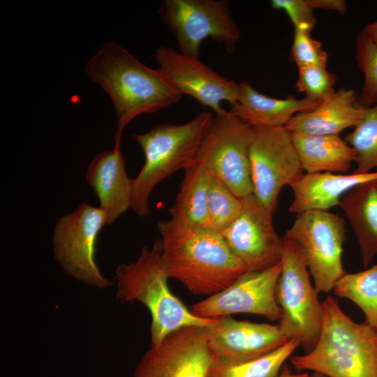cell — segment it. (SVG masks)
<instances>
[{"mask_svg":"<svg viewBox=\"0 0 377 377\" xmlns=\"http://www.w3.org/2000/svg\"><path fill=\"white\" fill-rule=\"evenodd\" d=\"M302 168L306 173L345 172L357 153L339 135H311L291 133Z\"/></svg>","mask_w":377,"mask_h":377,"instance_id":"cell-21","label":"cell"},{"mask_svg":"<svg viewBox=\"0 0 377 377\" xmlns=\"http://www.w3.org/2000/svg\"><path fill=\"white\" fill-rule=\"evenodd\" d=\"M333 292L355 303L364 313V322L377 330V263L363 271L346 272Z\"/></svg>","mask_w":377,"mask_h":377,"instance_id":"cell-25","label":"cell"},{"mask_svg":"<svg viewBox=\"0 0 377 377\" xmlns=\"http://www.w3.org/2000/svg\"><path fill=\"white\" fill-rule=\"evenodd\" d=\"M158 13L177 40L179 51L199 57L206 38L223 43L232 53L241 37L226 0H164Z\"/></svg>","mask_w":377,"mask_h":377,"instance_id":"cell-8","label":"cell"},{"mask_svg":"<svg viewBox=\"0 0 377 377\" xmlns=\"http://www.w3.org/2000/svg\"><path fill=\"white\" fill-rule=\"evenodd\" d=\"M290 59L297 68L319 66L326 68L327 53L322 43L311 36V32L294 28Z\"/></svg>","mask_w":377,"mask_h":377,"instance_id":"cell-30","label":"cell"},{"mask_svg":"<svg viewBox=\"0 0 377 377\" xmlns=\"http://www.w3.org/2000/svg\"><path fill=\"white\" fill-rule=\"evenodd\" d=\"M288 339L279 325L217 318L209 327L208 346L214 358L242 362L267 354Z\"/></svg>","mask_w":377,"mask_h":377,"instance_id":"cell-16","label":"cell"},{"mask_svg":"<svg viewBox=\"0 0 377 377\" xmlns=\"http://www.w3.org/2000/svg\"><path fill=\"white\" fill-rule=\"evenodd\" d=\"M311 8L337 11L344 14L347 10L346 2L343 0H308Z\"/></svg>","mask_w":377,"mask_h":377,"instance_id":"cell-32","label":"cell"},{"mask_svg":"<svg viewBox=\"0 0 377 377\" xmlns=\"http://www.w3.org/2000/svg\"><path fill=\"white\" fill-rule=\"evenodd\" d=\"M214 117L210 112L203 111L185 124H158L133 135L145 154V163L133 179L131 208L137 215L149 214V198L159 182L196 163L200 144Z\"/></svg>","mask_w":377,"mask_h":377,"instance_id":"cell-5","label":"cell"},{"mask_svg":"<svg viewBox=\"0 0 377 377\" xmlns=\"http://www.w3.org/2000/svg\"><path fill=\"white\" fill-rule=\"evenodd\" d=\"M168 278L160 239H156L150 249L142 247L135 261L121 264L116 269L117 298L121 302H140L150 312L151 345L159 343L180 328L210 327L216 320L193 314L172 293Z\"/></svg>","mask_w":377,"mask_h":377,"instance_id":"cell-4","label":"cell"},{"mask_svg":"<svg viewBox=\"0 0 377 377\" xmlns=\"http://www.w3.org/2000/svg\"><path fill=\"white\" fill-rule=\"evenodd\" d=\"M376 180L377 171L366 174L302 173L288 185L293 193L288 209L297 214L328 211L340 206L343 196L357 186Z\"/></svg>","mask_w":377,"mask_h":377,"instance_id":"cell-18","label":"cell"},{"mask_svg":"<svg viewBox=\"0 0 377 377\" xmlns=\"http://www.w3.org/2000/svg\"><path fill=\"white\" fill-rule=\"evenodd\" d=\"M250 161L253 195L273 214L283 187L304 173L291 132L285 126L251 127Z\"/></svg>","mask_w":377,"mask_h":377,"instance_id":"cell-11","label":"cell"},{"mask_svg":"<svg viewBox=\"0 0 377 377\" xmlns=\"http://www.w3.org/2000/svg\"><path fill=\"white\" fill-rule=\"evenodd\" d=\"M209 327H184L151 345L133 377H207L214 360L208 346Z\"/></svg>","mask_w":377,"mask_h":377,"instance_id":"cell-12","label":"cell"},{"mask_svg":"<svg viewBox=\"0 0 377 377\" xmlns=\"http://www.w3.org/2000/svg\"><path fill=\"white\" fill-rule=\"evenodd\" d=\"M345 140L357 153V166L353 172L377 171V101L364 108L360 122L346 135Z\"/></svg>","mask_w":377,"mask_h":377,"instance_id":"cell-26","label":"cell"},{"mask_svg":"<svg viewBox=\"0 0 377 377\" xmlns=\"http://www.w3.org/2000/svg\"><path fill=\"white\" fill-rule=\"evenodd\" d=\"M242 200L239 215L219 233L247 272L267 269L281 262L283 238L274 228L273 214L259 203L253 194Z\"/></svg>","mask_w":377,"mask_h":377,"instance_id":"cell-13","label":"cell"},{"mask_svg":"<svg viewBox=\"0 0 377 377\" xmlns=\"http://www.w3.org/2000/svg\"><path fill=\"white\" fill-rule=\"evenodd\" d=\"M323 320L316 346L290 361L298 371H311L327 377H377V330L358 323L327 295L323 301Z\"/></svg>","mask_w":377,"mask_h":377,"instance_id":"cell-3","label":"cell"},{"mask_svg":"<svg viewBox=\"0 0 377 377\" xmlns=\"http://www.w3.org/2000/svg\"><path fill=\"white\" fill-rule=\"evenodd\" d=\"M279 377H309L307 372L294 373L288 364H285Z\"/></svg>","mask_w":377,"mask_h":377,"instance_id":"cell-34","label":"cell"},{"mask_svg":"<svg viewBox=\"0 0 377 377\" xmlns=\"http://www.w3.org/2000/svg\"><path fill=\"white\" fill-rule=\"evenodd\" d=\"M340 207L356 237L362 264L367 267L377 256V180L348 191Z\"/></svg>","mask_w":377,"mask_h":377,"instance_id":"cell-22","label":"cell"},{"mask_svg":"<svg viewBox=\"0 0 377 377\" xmlns=\"http://www.w3.org/2000/svg\"><path fill=\"white\" fill-rule=\"evenodd\" d=\"M337 75L319 66L298 68V80L295 84L297 91L305 94V97L323 101L336 91L334 86Z\"/></svg>","mask_w":377,"mask_h":377,"instance_id":"cell-29","label":"cell"},{"mask_svg":"<svg viewBox=\"0 0 377 377\" xmlns=\"http://www.w3.org/2000/svg\"><path fill=\"white\" fill-rule=\"evenodd\" d=\"M309 377H327V376L317 372H311L309 374Z\"/></svg>","mask_w":377,"mask_h":377,"instance_id":"cell-35","label":"cell"},{"mask_svg":"<svg viewBox=\"0 0 377 377\" xmlns=\"http://www.w3.org/2000/svg\"><path fill=\"white\" fill-rule=\"evenodd\" d=\"M281 269L276 297L281 310L278 324L288 339L299 341L309 352L319 338L323 320V305L310 280V273L297 246L283 237Z\"/></svg>","mask_w":377,"mask_h":377,"instance_id":"cell-6","label":"cell"},{"mask_svg":"<svg viewBox=\"0 0 377 377\" xmlns=\"http://www.w3.org/2000/svg\"><path fill=\"white\" fill-rule=\"evenodd\" d=\"M105 226V216L99 207L82 202L58 219L52 239L54 256L63 270L75 280L98 288L112 284L95 259L96 240Z\"/></svg>","mask_w":377,"mask_h":377,"instance_id":"cell-10","label":"cell"},{"mask_svg":"<svg viewBox=\"0 0 377 377\" xmlns=\"http://www.w3.org/2000/svg\"><path fill=\"white\" fill-rule=\"evenodd\" d=\"M86 180L98 200L107 225L131 208L133 179L126 172L120 146L97 154L87 165Z\"/></svg>","mask_w":377,"mask_h":377,"instance_id":"cell-17","label":"cell"},{"mask_svg":"<svg viewBox=\"0 0 377 377\" xmlns=\"http://www.w3.org/2000/svg\"><path fill=\"white\" fill-rule=\"evenodd\" d=\"M355 60L364 75L357 103L363 108H368L377 101V46L362 30L356 38Z\"/></svg>","mask_w":377,"mask_h":377,"instance_id":"cell-28","label":"cell"},{"mask_svg":"<svg viewBox=\"0 0 377 377\" xmlns=\"http://www.w3.org/2000/svg\"><path fill=\"white\" fill-rule=\"evenodd\" d=\"M270 6L273 9L284 11L294 28L311 32L316 27L314 10L308 0H272Z\"/></svg>","mask_w":377,"mask_h":377,"instance_id":"cell-31","label":"cell"},{"mask_svg":"<svg viewBox=\"0 0 377 377\" xmlns=\"http://www.w3.org/2000/svg\"><path fill=\"white\" fill-rule=\"evenodd\" d=\"M184 172L179 191L169 209L170 219L186 226L206 228L210 173L198 163Z\"/></svg>","mask_w":377,"mask_h":377,"instance_id":"cell-23","label":"cell"},{"mask_svg":"<svg viewBox=\"0 0 377 377\" xmlns=\"http://www.w3.org/2000/svg\"><path fill=\"white\" fill-rule=\"evenodd\" d=\"M209 173L206 228L221 232L239 215L242 200L214 175Z\"/></svg>","mask_w":377,"mask_h":377,"instance_id":"cell-27","label":"cell"},{"mask_svg":"<svg viewBox=\"0 0 377 377\" xmlns=\"http://www.w3.org/2000/svg\"><path fill=\"white\" fill-rule=\"evenodd\" d=\"M154 57L157 69L175 89L192 96L216 115L228 111L222 108L223 102L230 105L238 100L239 83L220 75L198 57L164 46L158 47Z\"/></svg>","mask_w":377,"mask_h":377,"instance_id":"cell-15","label":"cell"},{"mask_svg":"<svg viewBox=\"0 0 377 377\" xmlns=\"http://www.w3.org/2000/svg\"><path fill=\"white\" fill-rule=\"evenodd\" d=\"M281 269L280 262L263 271L246 272L223 290L191 306L190 310L204 318L251 313L279 320L281 310L276 290Z\"/></svg>","mask_w":377,"mask_h":377,"instance_id":"cell-14","label":"cell"},{"mask_svg":"<svg viewBox=\"0 0 377 377\" xmlns=\"http://www.w3.org/2000/svg\"><path fill=\"white\" fill-rule=\"evenodd\" d=\"M321 102L306 97H270L260 93L244 80L239 82L238 100L230 105L228 112L251 127H283L296 114L311 111Z\"/></svg>","mask_w":377,"mask_h":377,"instance_id":"cell-19","label":"cell"},{"mask_svg":"<svg viewBox=\"0 0 377 377\" xmlns=\"http://www.w3.org/2000/svg\"><path fill=\"white\" fill-rule=\"evenodd\" d=\"M299 346L298 341L290 339L276 350L245 362L214 358L207 377H279L285 362Z\"/></svg>","mask_w":377,"mask_h":377,"instance_id":"cell-24","label":"cell"},{"mask_svg":"<svg viewBox=\"0 0 377 377\" xmlns=\"http://www.w3.org/2000/svg\"><path fill=\"white\" fill-rule=\"evenodd\" d=\"M285 237L299 248L316 290L329 293L346 273L342 263L346 240V221L328 211H309L297 214Z\"/></svg>","mask_w":377,"mask_h":377,"instance_id":"cell-7","label":"cell"},{"mask_svg":"<svg viewBox=\"0 0 377 377\" xmlns=\"http://www.w3.org/2000/svg\"><path fill=\"white\" fill-rule=\"evenodd\" d=\"M85 71L110 97L117 119L114 145L135 117L156 112L182 98L158 69L141 63L116 42L106 43L87 61Z\"/></svg>","mask_w":377,"mask_h":377,"instance_id":"cell-2","label":"cell"},{"mask_svg":"<svg viewBox=\"0 0 377 377\" xmlns=\"http://www.w3.org/2000/svg\"><path fill=\"white\" fill-rule=\"evenodd\" d=\"M251 127L228 110L215 115L200 144L196 163L223 182L239 198L253 194Z\"/></svg>","mask_w":377,"mask_h":377,"instance_id":"cell-9","label":"cell"},{"mask_svg":"<svg viewBox=\"0 0 377 377\" xmlns=\"http://www.w3.org/2000/svg\"><path fill=\"white\" fill-rule=\"evenodd\" d=\"M163 263L170 278L195 295H212L247 272L219 232L172 219L157 224Z\"/></svg>","mask_w":377,"mask_h":377,"instance_id":"cell-1","label":"cell"},{"mask_svg":"<svg viewBox=\"0 0 377 377\" xmlns=\"http://www.w3.org/2000/svg\"><path fill=\"white\" fill-rule=\"evenodd\" d=\"M362 31L365 33L377 46V20L366 25Z\"/></svg>","mask_w":377,"mask_h":377,"instance_id":"cell-33","label":"cell"},{"mask_svg":"<svg viewBox=\"0 0 377 377\" xmlns=\"http://www.w3.org/2000/svg\"><path fill=\"white\" fill-rule=\"evenodd\" d=\"M357 101L353 89L340 88L313 110L296 114L285 127L291 133L339 135L360 122L364 108Z\"/></svg>","mask_w":377,"mask_h":377,"instance_id":"cell-20","label":"cell"}]
</instances>
